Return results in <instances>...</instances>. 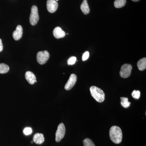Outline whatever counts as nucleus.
Wrapping results in <instances>:
<instances>
[{
  "mask_svg": "<svg viewBox=\"0 0 146 146\" xmlns=\"http://www.w3.org/2000/svg\"><path fill=\"white\" fill-rule=\"evenodd\" d=\"M23 34V29L22 27L20 25H18L16 27V30L13 31V39L15 40H19L21 39Z\"/></svg>",
  "mask_w": 146,
  "mask_h": 146,
  "instance_id": "9",
  "label": "nucleus"
},
{
  "mask_svg": "<svg viewBox=\"0 0 146 146\" xmlns=\"http://www.w3.org/2000/svg\"><path fill=\"white\" fill-rule=\"evenodd\" d=\"M25 77L30 84H33L36 82V78L34 74L30 71H27L25 73Z\"/></svg>",
  "mask_w": 146,
  "mask_h": 146,
  "instance_id": "11",
  "label": "nucleus"
},
{
  "mask_svg": "<svg viewBox=\"0 0 146 146\" xmlns=\"http://www.w3.org/2000/svg\"><path fill=\"white\" fill-rule=\"evenodd\" d=\"M90 91L91 96L97 102L99 103L104 102L105 95L102 90L97 86H93L90 87Z\"/></svg>",
  "mask_w": 146,
  "mask_h": 146,
  "instance_id": "2",
  "label": "nucleus"
},
{
  "mask_svg": "<svg viewBox=\"0 0 146 146\" xmlns=\"http://www.w3.org/2000/svg\"><path fill=\"white\" fill-rule=\"evenodd\" d=\"M77 78L75 74H72L70 76L68 82L65 86V89L67 91L71 90L74 87L76 82Z\"/></svg>",
  "mask_w": 146,
  "mask_h": 146,
  "instance_id": "7",
  "label": "nucleus"
},
{
  "mask_svg": "<svg viewBox=\"0 0 146 146\" xmlns=\"http://www.w3.org/2000/svg\"><path fill=\"white\" fill-rule=\"evenodd\" d=\"M76 57L75 56H72L69 58L68 60V65H73L76 63Z\"/></svg>",
  "mask_w": 146,
  "mask_h": 146,
  "instance_id": "20",
  "label": "nucleus"
},
{
  "mask_svg": "<svg viewBox=\"0 0 146 146\" xmlns=\"http://www.w3.org/2000/svg\"><path fill=\"white\" fill-rule=\"evenodd\" d=\"M110 138L115 144H119L122 141L123 133L121 129L119 127L113 126L110 129Z\"/></svg>",
  "mask_w": 146,
  "mask_h": 146,
  "instance_id": "1",
  "label": "nucleus"
},
{
  "mask_svg": "<svg viewBox=\"0 0 146 146\" xmlns=\"http://www.w3.org/2000/svg\"><path fill=\"white\" fill-rule=\"evenodd\" d=\"M89 56V52L88 51L85 52L83 54L82 56V60L83 61H85L88 59Z\"/></svg>",
  "mask_w": 146,
  "mask_h": 146,
  "instance_id": "22",
  "label": "nucleus"
},
{
  "mask_svg": "<svg viewBox=\"0 0 146 146\" xmlns=\"http://www.w3.org/2000/svg\"><path fill=\"white\" fill-rule=\"evenodd\" d=\"M131 96L134 98L136 99H138L141 96V92L139 91L134 90L131 94Z\"/></svg>",
  "mask_w": 146,
  "mask_h": 146,
  "instance_id": "19",
  "label": "nucleus"
},
{
  "mask_svg": "<svg viewBox=\"0 0 146 146\" xmlns=\"http://www.w3.org/2000/svg\"><path fill=\"white\" fill-rule=\"evenodd\" d=\"M53 33L56 39L63 38L66 35L65 32L63 31L62 29L59 27H56L54 29Z\"/></svg>",
  "mask_w": 146,
  "mask_h": 146,
  "instance_id": "10",
  "label": "nucleus"
},
{
  "mask_svg": "<svg viewBox=\"0 0 146 146\" xmlns=\"http://www.w3.org/2000/svg\"><path fill=\"white\" fill-rule=\"evenodd\" d=\"M132 67L129 64H125L121 66L119 74L121 77L126 78L130 76L131 74Z\"/></svg>",
  "mask_w": 146,
  "mask_h": 146,
  "instance_id": "5",
  "label": "nucleus"
},
{
  "mask_svg": "<svg viewBox=\"0 0 146 146\" xmlns=\"http://www.w3.org/2000/svg\"><path fill=\"white\" fill-rule=\"evenodd\" d=\"M3 49V46L2 41L1 39H0V52L2 51Z\"/></svg>",
  "mask_w": 146,
  "mask_h": 146,
  "instance_id": "23",
  "label": "nucleus"
},
{
  "mask_svg": "<svg viewBox=\"0 0 146 146\" xmlns=\"http://www.w3.org/2000/svg\"><path fill=\"white\" fill-rule=\"evenodd\" d=\"M65 127L63 123H60L58 126L56 133L55 140L56 142H59L64 138L65 133Z\"/></svg>",
  "mask_w": 146,
  "mask_h": 146,
  "instance_id": "6",
  "label": "nucleus"
},
{
  "mask_svg": "<svg viewBox=\"0 0 146 146\" xmlns=\"http://www.w3.org/2000/svg\"><path fill=\"white\" fill-rule=\"evenodd\" d=\"M44 135L41 133H36L35 134L33 137V141L36 144H42L44 142Z\"/></svg>",
  "mask_w": 146,
  "mask_h": 146,
  "instance_id": "12",
  "label": "nucleus"
},
{
  "mask_svg": "<svg viewBox=\"0 0 146 146\" xmlns=\"http://www.w3.org/2000/svg\"><path fill=\"white\" fill-rule=\"evenodd\" d=\"M58 1V0H56V1Z\"/></svg>",
  "mask_w": 146,
  "mask_h": 146,
  "instance_id": "25",
  "label": "nucleus"
},
{
  "mask_svg": "<svg viewBox=\"0 0 146 146\" xmlns=\"http://www.w3.org/2000/svg\"><path fill=\"white\" fill-rule=\"evenodd\" d=\"M83 145L84 146H96L91 139L86 138L83 141Z\"/></svg>",
  "mask_w": 146,
  "mask_h": 146,
  "instance_id": "18",
  "label": "nucleus"
},
{
  "mask_svg": "<svg viewBox=\"0 0 146 146\" xmlns=\"http://www.w3.org/2000/svg\"><path fill=\"white\" fill-rule=\"evenodd\" d=\"M80 9L84 14L86 15L90 12L89 5L87 3V0H84L80 6Z\"/></svg>",
  "mask_w": 146,
  "mask_h": 146,
  "instance_id": "13",
  "label": "nucleus"
},
{
  "mask_svg": "<svg viewBox=\"0 0 146 146\" xmlns=\"http://www.w3.org/2000/svg\"><path fill=\"white\" fill-rule=\"evenodd\" d=\"M9 70V68L8 65L4 63L0 64V74H5Z\"/></svg>",
  "mask_w": 146,
  "mask_h": 146,
  "instance_id": "17",
  "label": "nucleus"
},
{
  "mask_svg": "<svg viewBox=\"0 0 146 146\" xmlns=\"http://www.w3.org/2000/svg\"><path fill=\"white\" fill-rule=\"evenodd\" d=\"M121 104L125 108H127L130 106L131 103L128 101V98L125 97H121Z\"/></svg>",
  "mask_w": 146,
  "mask_h": 146,
  "instance_id": "16",
  "label": "nucleus"
},
{
  "mask_svg": "<svg viewBox=\"0 0 146 146\" xmlns=\"http://www.w3.org/2000/svg\"><path fill=\"white\" fill-rule=\"evenodd\" d=\"M126 3V0H115L114 2V6L117 8L123 7Z\"/></svg>",
  "mask_w": 146,
  "mask_h": 146,
  "instance_id": "15",
  "label": "nucleus"
},
{
  "mask_svg": "<svg viewBox=\"0 0 146 146\" xmlns=\"http://www.w3.org/2000/svg\"><path fill=\"white\" fill-rule=\"evenodd\" d=\"M46 5L47 10L51 13L55 12L58 7V3L55 0H48Z\"/></svg>",
  "mask_w": 146,
  "mask_h": 146,
  "instance_id": "8",
  "label": "nucleus"
},
{
  "mask_svg": "<svg viewBox=\"0 0 146 146\" xmlns=\"http://www.w3.org/2000/svg\"><path fill=\"white\" fill-rule=\"evenodd\" d=\"M137 66L139 70L143 71L146 68V58H143L140 59L137 63Z\"/></svg>",
  "mask_w": 146,
  "mask_h": 146,
  "instance_id": "14",
  "label": "nucleus"
},
{
  "mask_svg": "<svg viewBox=\"0 0 146 146\" xmlns=\"http://www.w3.org/2000/svg\"><path fill=\"white\" fill-rule=\"evenodd\" d=\"M50 56L49 53L48 51H39L36 54V60L40 65H44L49 59Z\"/></svg>",
  "mask_w": 146,
  "mask_h": 146,
  "instance_id": "4",
  "label": "nucleus"
},
{
  "mask_svg": "<svg viewBox=\"0 0 146 146\" xmlns=\"http://www.w3.org/2000/svg\"><path fill=\"white\" fill-rule=\"evenodd\" d=\"M32 131L31 128L29 127L25 128L23 130L24 134L27 136L31 134Z\"/></svg>",
  "mask_w": 146,
  "mask_h": 146,
  "instance_id": "21",
  "label": "nucleus"
},
{
  "mask_svg": "<svg viewBox=\"0 0 146 146\" xmlns=\"http://www.w3.org/2000/svg\"><path fill=\"white\" fill-rule=\"evenodd\" d=\"M39 19L38 8L36 6L33 5L31 7V13L29 18L31 25L32 26L35 25L38 23Z\"/></svg>",
  "mask_w": 146,
  "mask_h": 146,
  "instance_id": "3",
  "label": "nucleus"
},
{
  "mask_svg": "<svg viewBox=\"0 0 146 146\" xmlns=\"http://www.w3.org/2000/svg\"><path fill=\"white\" fill-rule=\"evenodd\" d=\"M132 1L134 2H138V1H140V0H132Z\"/></svg>",
  "mask_w": 146,
  "mask_h": 146,
  "instance_id": "24",
  "label": "nucleus"
}]
</instances>
